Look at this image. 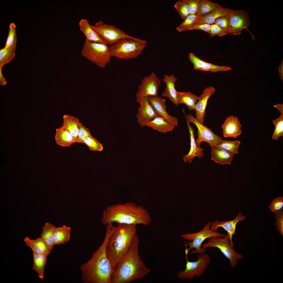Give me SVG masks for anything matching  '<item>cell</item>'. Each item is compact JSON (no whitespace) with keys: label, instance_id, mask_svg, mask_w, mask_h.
<instances>
[{"label":"cell","instance_id":"41","mask_svg":"<svg viewBox=\"0 0 283 283\" xmlns=\"http://www.w3.org/2000/svg\"><path fill=\"white\" fill-rule=\"evenodd\" d=\"M220 17L215 21L214 24L216 25L220 28L226 32L228 34L229 26L230 15Z\"/></svg>","mask_w":283,"mask_h":283},{"label":"cell","instance_id":"49","mask_svg":"<svg viewBox=\"0 0 283 283\" xmlns=\"http://www.w3.org/2000/svg\"><path fill=\"white\" fill-rule=\"evenodd\" d=\"M7 84V82L4 77L2 72V69H0V85L4 86Z\"/></svg>","mask_w":283,"mask_h":283},{"label":"cell","instance_id":"42","mask_svg":"<svg viewBox=\"0 0 283 283\" xmlns=\"http://www.w3.org/2000/svg\"><path fill=\"white\" fill-rule=\"evenodd\" d=\"M90 130L85 127L81 122L79 126V132L77 139V142L83 143V142L86 137L91 135Z\"/></svg>","mask_w":283,"mask_h":283},{"label":"cell","instance_id":"13","mask_svg":"<svg viewBox=\"0 0 283 283\" xmlns=\"http://www.w3.org/2000/svg\"><path fill=\"white\" fill-rule=\"evenodd\" d=\"M160 84V80L156 74L154 72L151 73L149 75L145 76L141 80L136 96H158Z\"/></svg>","mask_w":283,"mask_h":283},{"label":"cell","instance_id":"44","mask_svg":"<svg viewBox=\"0 0 283 283\" xmlns=\"http://www.w3.org/2000/svg\"><path fill=\"white\" fill-rule=\"evenodd\" d=\"M275 227L278 231L283 236V209L275 213Z\"/></svg>","mask_w":283,"mask_h":283},{"label":"cell","instance_id":"39","mask_svg":"<svg viewBox=\"0 0 283 283\" xmlns=\"http://www.w3.org/2000/svg\"><path fill=\"white\" fill-rule=\"evenodd\" d=\"M199 17L195 15H189L177 27L176 30L179 32L188 30L190 27L195 24Z\"/></svg>","mask_w":283,"mask_h":283},{"label":"cell","instance_id":"18","mask_svg":"<svg viewBox=\"0 0 283 283\" xmlns=\"http://www.w3.org/2000/svg\"><path fill=\"white\" fill-rule=\"evenodd\" d=\"M189 58L190 61L193 64L195 70L217 72L227 71L231 69V68L228 66L216 65L204 61L192 53H189Z\"/></svg>","mask_w":283,"mask_h":283},{"label":"cell","instance_id":"11","mask_svg":"<svg viewBox=\"0 0 283 283\" xmlns=\"http://www.w3.org/2000/svg\"><path fill=\"white\" fill-rule=\"evenodd\" d=\"M185 116L187 122L189 124L191 123H193L198 129V137L195 141L198 146H200L202 142H205L212 148L215 146L223 140L219 136L214 133L211 129L199 122L192 114L185 115Z\"/></svg>","mask_w":283,"mask_h":283},{"label":"cell","instance_id":"16","mask_svg":"<svg viewBox=\"0 0 283 283\" xmlns=\"http://www.w3.org/2000/svg\"><path fill=\"white\" fill-rule=\"evenodd\" d=\"M215 89L213 86L205 88L203 93L198 96V101L196 102L195 107L196 118L200 123L203 124L204 119L206 114L205 109L208 100L210 97L214 94Z\"/></svg>","mask_w":283,"mask_h":283},{"label":"cell","instance_id":"50","mask_svg":"<svg viewBox=\"0 0 283 283\" xmlns=\"http://www.w3.org/2000/svg\"><path fill=\"white\" fill-rule=\"evenodd\" d=\"M274 107L277 108L280 112V113H283V104H277L275 105Z\"/></svg>","mask_w":283,"mask_h":283},{"label":"cell","instance_id":"31","mask_svg":"<svg viewBox=\"0 0 283 283\" xmlns=\"http://www.w3.org/2000/svg\"><path fill=\"white\" fill-rule=\"evenodd\" d=\"M56 227L53 224L46 222L42 228L40 237L43 240L50 252L52 250L54 244L53 233Z\"/></svg>","mask_w":283,"mask_h":283},{"label":"cell","instance_id":"46","mask_svg":"<svg viewBox=\"0 0 283 283\" xmlns=\"http://www.w3.org/2000/svg\"><path fill=\"white\" fill-rule=\"evenodd\" d=\"M209 34L211 37L215 35L221 37L228 34L226 32L220 28L215 24L211 25Z\"/></svg>","mask_w":283,"mask_h":283},{"label":"cell","instance_id":"15","mask_svg":"<svg viewBox=\"0 0 283 283\" xmlns=\"http://www.w3.org/2000/svg\"><path fill=\"white\" fill-rule=\"evenodd\" d=\"M246 216L243 215L241 212H239L233 219L221 221L216 220L214 221L211 225V229L213 231H216L219 227H222L229 235L230 239V244L232 247L234 243L232 240L233 236L235 233L236 226L238 222L245 219Z\"/></svg>","mask_w":283,"mask_h":283},{"label":"cell","instance_id":"45","mask_svg":"<svg viewBox=\"0 0 283 283\" xmlns=\"http://www.w3.org/2000/svg\"><path fill=\"white\" fill-rule=\"evenodd\" d=\"M201 0H186L190 15H196Z\"/></svg>","mask_w":283,"mask_h":283},{"label":"cell","instance_id":"35","mask_svg":"<svg viewBox=\"0 0 283 283\" xmlns=\"http://www.w3.org/2000/svg\"><path fill=\"white\" fill-rule=\"evenodd\" d=\"M240 143L241 142L238 140L230 141L223 140L215 147L226 150L235 154L238 152V149Z\"/></svg>","mask_w":283,"mask_h":283},{"label":"cell","instance_id":"25","mask_svg":"<svg viewBox=\"0 0 283 283\" xmlns=\"http://www.w3.org/2000/svg\"><path fill=\"white\" fill-rule=\"evenodd\" d=\"M233 9L228 8H222L203 17H199L195 24H207L210 25L214 24L215 20L219 18L230 14Z\"/></svg>","mask_w":283,"mask_h":283},{"label":"cell","instance_id":"1","mask_svg":"<svg viewBox=\"0 0 283 283\" xmlns=\"http://www.w3.org/2000/svg\"><path fill=\"white\" fill-rule=\"evenodd\" d=\"M113 225L112 223L106 225L102 243L90 260L79 267L84 283H111L113 269L107 255L106 246Z\"/></svg>","mask_w":283,"mask_h":283},{"label":"cell","instance_id":"7","mask_svg":"<svg viewBox=\"0 0 283 283\" xmlns=\"http://www.w3.org/2000/svg\"><path fill=\"white\" fill-rule=\"evenodd\" d=\"M211 224V222L209 221L200 231L193 233H187L181 236V237L183 238L188 241H192L190 242H184L185 246L189 247L188 248L186 247L185 253L188 254L191 250L194 248L195 250H193L191 252V254L198 253L200 254L205 253L201 247L202 243L205 239L213 237H222L225 236V235L222 233L212 230L210 228Z\"/></svg>","mask_w":283,"mask_h":283},{"label":"cell","instance_id":"9","mask_svg":"<svg viewBox=\"0 0 283 283\" xmlns=\"http://www.w3.org/2000/svg\"><path fill=\"white\" fill-rule=\"evenodd\" d=\"M186 262V269L177 273V277L180 279L193 280L195 277L202 276L211 262L209 255L205 253L199 254L197 260L190 262L188 260V254L185 253Z\"/></svg>","mask_w":283,"mask_h":283},{"label":"cell","instance_id":"28","mask_svg":"<svg viewBox=\"0 0 283 283\" xmlns=\"http://www.w3.org/2000/svg\"><path fill=\"white\" fill-rule=\"evenodd\" d=\"M24 241L26 244L30 247L33 252L48 255L51 252L43 240L41 238L32 240L26 237Z\"/></svg>","mask_w":283,"mask_h":283},{"label":"cell","instance_id":"30","mask_svg":"<svg viewBox=\"0 0 283 283\" xmlns=\"http://www.w3.org/2000/svg\"><path fill=\"white\" fill-rule=\"evenodd\" d=\"M177 94L179 104H185L190 111L195 110V105L198 100V96L189 91H177Z\"/></svg>","mask_w":283,"mask_h":283},{"label":"cell","instance_id":"24","mask_svg":"<svg viewBox=\"0 0 283 283\" xmlns=\"http://www.w3.org/2000/svg\"><path fill=\"white\" fill-rule=\"evenodd\" d=\"M79 25L80 30L85 35L86 40L92 42L105 43L97 33L92 28L87 19H81L79 22Z\"/></svg>","mask_w":283,"mask_h":283},{"label":"cell","instance_id":"21","mask_svg":"<svg viewBox=\"0 0 283 283\" xmlns=\"http://www.w3.org/2000/svg\"><path fill=\"white\" fill-rule=\"evenodd\" d=\"M187 123L190 134V148L189 153L183 156V159L185 162H189L191 163L195 156L199 158H202L204 156L203 152L204 150L197 144L195 139L194 129L190 124Z\"/></svg>","mask_w":283,"mask_h":283},{"label":"cell","instance_id":"34","mask_svg":"<svg viewBox=\"0 0 283 283\" xmlns=\"http://www.w3.org/2000/svg\"><path fill=\"white\" fill-rule=\"evenodd\" d=\"M16 46L3 48L0 50V69L9 63L15 56Z\"/></svg>","mask_w":283,"mask_h":283},{"label":"cell","instance_id":"5","mask_svg":"<svg viewBox=\"0 0 283 283\" xmlns=\"http://www.w3.org/2000/svg\"><path fill=\"white\" fill-rule=\"evenodd\" d=\"M147 45V41L132 36L120 40L110 47L112 57L128 60L137 58Z\"/></svg>","mask_w":283,"mask_h":283},{"label":"cell","instance_id":"8","mask_svg":"<svg viewBox=\"0 0 283 283\" xmlns=\"http://www.w3.org/2000/svg\"><path fill=\"white\" fill-rule=\"evenodd\" d=\"M230 239L229 235L222 237H213L208 238L207 242L204 244L202 248L205 253L206 249L209 247H213L219 249L224 256L230 260V265L234 268L238 263V261L242 259L243 256L236 252L233 247L230 244Z\"/></svg>","mask_w":283,"mask_h":283},{"label":"cell","instance_id":"29","mask_svg":"<svg viewBox=\"0 0 283 283\" xmlns=\"http://www.w3.org/2000/svg\"><path fill=\"white\" fill-rule=\"evenodd\" d=\"M71 228L63 225L60 227H55L53 233L54 245L61 244L69 241L70 239Z\"/></svg>","mask_w":283,"mask_h":283},{"label":"cell","instance_id":"6","mask_svg":"<svg viewBox=\"0 0 283 283\" xmlns=\"http://www.w3.org/2000/svg\"><path fill=\"white\" fill-rule=\"evenodd\" d=\"M82 56L98 67L103 68L110 62V47L105 43L85 40L81 51Z\"/></svg>","mask_w":283,"mask_h":283},{"label":"cell","instance_id":"40","mask_svg":"<svg viewBox=\"0 0 283 283\" xmlns=\"http://www.w3.org/2000/svg\"><path fill=\"white\" fill-rule=\"evenodd\" d=\"M174 7L183 20L190 15L186 0L177 1L175 4Z\"/></svg>","mask_w":283,"mask_h":283},{"label":"cell","instance_id":"36","mask_svg":"<svg viewBox=\"0 0 283 283\" xmlns=\"http://www.w3.org/2000/svg\"><path fill=\"white\" fill-rule=\"evenodd\" d=\"M273 122L275 126V129L272 136V140H277L283 136V113L276 119L273 120Z\"/></svg>","mask_w":283,"mask_h":283},{"label":"cell","instance_id":"4","mask_svg":"<svg viewBox=\"0 0 283 283\" xmlns=\"http://www.w3.org/2000/svg\"><path fill=\"white\" fill-rule=\"evenodd\" d=\"M137 235L136 225H113L106 246L107 256L113 269L130 248Z\"/></svg>","mask_w":283,"mask_h":283},{"label":"cell","instance_id":"12","mask_svg":"<svg viewBox=\"0 0 283 283\" xmlns=\"http://www.w3.org/2000/svg\"><path fill=\"white\" fill-rule=\"evenodd\" d=\"M250 24V20L246 10L233 9L230 15L228 34L240 35L242 30L247 28Z\"/></svg>","mask_w":283,"mask_h":283},{"label":"cell","instance_id":"20","mask_svg":"<svg viewBox=\"0 0 283 283\" xmlns=\"http://www.w3.org/2000/svg\"><path fill=\"white\" fill-rule=\"evenodd\" d=\"M162 79L163 81L166 84V86L162 94V96L167 98L174 104L178 106L177 94V91L175 89V84L177 79L174 75H169L164 74Z\"/></svg>","mask_w":283,"mask_h":283},{"label":"cell","instance_id":"17","mask_svg":"<svg viewBox=\"0 0 283 283\" xmlns=\"http://www.w3.org/2000/svg\"><path fill=\"white\" fill-rule=\"evenodd\" d=\"M147 97L149 102L158 116L166 118L174 128L177 126L178 119L169 114L166 110V100L165 99L158 96Z\"/></svg>","mask_w":283,"mask_h":283},{"label":"cell","instance_id":"19","mask_svg":"<svg viewBox=\"0 0 283 283\" xmlns=\"http://www.w3.org/2000/svg\"><path fill=\"white\" fill-rule=\"evenodd\" d=\"M241 127L237 118L233 116L228 117L222 127L224 137L236 138L241 133Z\"/></svg>","mask_w":283,"mask_h":283},{"label":"cell","instance_id":"48","mask_svg":"<svg viewBox=\"0 0 283 283\" xmlns=\"http://www.w3.org/2000/svg\"><path fill=\"white\" fill-rule=\"evenodd\" d=\"M278 69L279 72V77L282 80V82L283 81V60L282 61L278 67Z\"/></svg>","mask_w":283,"mask_h":283},{"label":"cell","instance_id":"32","mask_svg":"<svg viewBox=\"0 0 283 283\" xmlns=\"http://www.w3.org/2000/svg\"><path fill=\"white\" fill-rule=\"evenodd\" d=\"M48 255L33 252V265L32 269L38 274L39 277L43 279L44 268L47 260Z\"/></svg>","mask_w":283,"mask_h":283},{"label":"cell","instance_id":"2","mask_svg":"<svg viewBox=\"0 0 283 283\" xmlns=\"http://www.w3.org/2000/svg\"><path fill=\"white\" fill-rule=\"evenodd\" d=\"M139 243L137 235L129 249L115 265L111 283H129L142 279L150 272L139 254Z\"/></svg>","mask_w":283,"mask_h":283},{"label":"cell","instance_id":"10","mask_svg":"<svg viewBox=\"0 0 283 283\" xmlns=\"http://www.w3.org/2000/svg\"><path fill=\"white\" fill-rule=\"evenodd\" d=\"M91 27L105 43L111 45L121 39L131 36L113 25L105 24L101 21L91 25Z\"/></svg>","mask_w":283,"mask_h":283},{"label":"cell","instance_id":"38","mask_svg":"<svg viewBox=\"0 0 283 283\" xmlns=\"http://www.w3.org/2000/svg\"><path fill=\"white\" fill-rule=\"evenodd\" d=\"M16 25L13 23H11L9 26L8 35L4 47H12L16 45L17 37Z\"/></svg>","mask_w":283,"mask_h":283},{"label":"cell","instance_id":"3","mask_svg":"<svg viewBox=\"0 0 283 283\" xmlns=\"http://www.w3.org/2000/svg\"><path fill=\"white\" fill-rule=\"evenodd\" d=\"M151 221L148 211L144 207L131 202L108 206L103 211L101 219L105 225L110 223L147 226Z\"/></svg>","mask_w":283,"mask_h":283},{"label":"cell","instance_id":"23","mask_svg":"<svg viewBox=\"0 0 283 283\" xmlns=\"http://www.w3.org/2000/svg\"><path fill=\"white\" fill-rule=\"evenodd\" d=\"M235 154L215 147L211 148V160L221 165L230 164Z\"/></svg>","mask_w":283,"mask_h":283},{"label":"cell","instance_id":"14","mask_svg":"<svg viewBox=\"0 0 283 283\" xmlns=\"http://www.w3.org/2000/svg\"><path fill=\"white\" fill-rule=\"evenodd\" d=\"M136 101L140 105L136 115L137 122L142 127L146 123L158 116L149 102L147 97L136 96Z\"/></svg>","mask_w":283,"mask_h":283},{"label":"cell","instance_id":"22","mask_svg":"<svg viewBox=\"0 0 283 283\" xmlns=\"http://www.w3.org/2000/svg\"><path fill=\"white\" fill-rule=\"evenodd\" d=\"M144 126L149 127L154 130L164 133L172 131L175 128L166 118L158 115L145 123Z\"/></svg>","mask_w":283,"mask_h":283},{"label":"cell","instance_id":"26","mask_svg":"<svg viewBox=\"0 0 283 283\" xmlns=\"http://www.w3.org/2000/svg\"><path fill=\"white\" fill-rule=\"evenodd\" d=\"M63 119V125L61 128L68 130L77 141L80 122L79 119L77 117L68 115H64Z\"/></svg>","mask_w":283,"mask_h":283},{"label":"cell","instance_id":"33","mask_svg":"<svg viewBox=\"0 0 283 283\" xmlns=\"http://www.w3.org/2000/svg\"><path fill=\"white\" fill-rule=\"evenodd\" d=\"M222 7L218 3L213 2L208 0H201L196 15L201 17L204 16Z\"/></svg>","mask_w":283,"mask_h":283},{"label":"cell","instance_id":"43","mask_svg":"<svg viewBox=\"0 0 283 283\" xmlns=\"http://www.w3.org/2000/svg\"><path fill=\"white\" fill-rule=\"evenodd\" d=\"M283 198L282 197H278L273 199L270 203L269 209L275 213L283 209Z\"/></svg>","mask_w":283,"mask_h":283},{"label":"cell","instance_id":"47","mask_svg":"<svg viewBox=\"0 0 283 283\" xmlns=\"http://www.w3.org/2000/svg\"><path fill=\"white\" fill-rule=\"evenodd\" d=\"M211 25L207 24H200L193 25L190 27L188 30H199L209 33Z\"/></svg>","mask_w":283,"mask_h":283},{"label":"cell","instance_id":"37","mask_svg":"<svg viewBox=\"0 0 283 283\" xmlns=\"http://www.w3.org/2000/svg\"><path fill=\"white\" fill-rule=\"evenodd\" d=\"M83 143L87 145L90 150L101 151L103 150V147L102 144L92 135L85 138L83 141Z\"/></svg>","mask_w":283,"mask_h":283},{"label":"cell","instance_id":"27","mask_svg":"<svg viewBox=\"0 0 283 283\" xmlns=\"http://www.w3.org/2000/svg\"><path fill=\"white\" fill-rule=\"evenodd\" d=\"M56 131L55 140L59 145L69 147L73 144L77 143L76 139L68 130L60 127L56 129Z\"/></svg>","mask_w":283,"mask_h":283}]
</instances>
